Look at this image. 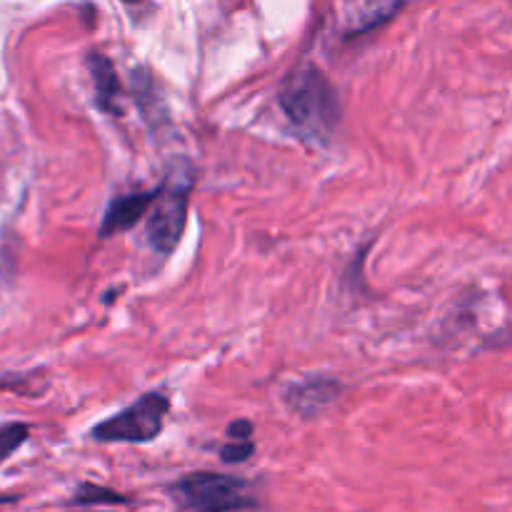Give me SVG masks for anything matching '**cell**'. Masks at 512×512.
I'll use <instances>...</instances> for the list:
<instances>
[{
	"label": "cell",
	"instance_id": "1",
	"mask_svg": "<svg viewBox=\"0 0 512 512\" xmlns=\"http://www.w3.org/2000/svg\"><path fill=\"white\" fill-rule=\"evenodd\" d=\"M280 110L305 140L325 143L340 123L338 90L315 63L305 60L288 73L278 90Z\"/></svg>",
	"mask_w": 512,
	"mask_h": 512
},
{
	"label": "cell",
	"instance_id": "2",
	"mask_svg": "<svg viewBox=\"0 0 512 512\" xmlns=\"http://www.w3.org/2000/svg\"><path fill=\"white\" fill-rule=\"evenodd\" d=\"M178 508L188 512H238L258 505L245 478L223 473H190L170 485Z\"/></svg>",
	"mask_w": 512,
	"mask_h": 512
},
{
	"label": "cell",
	"instance_id": "3",
	"mask_svg": "<svg viewBox=\"0 0 512 512\" xmlns=\"http://www.w3.org/2000/svg\"><path fill=\"white\" fill-rule=\"evenodd\" d=\"M170 400L163 393H145L113 418L93 428L95 443H150L163 433Z\"/></svg>",
	"mask_w": 512,
	"mask_h": 512
},
{
	"label": "cell",
	"instance_id": "4",
	"mask_svg": "<svg viewBox=\"0 0 512 512\" xmlns=\"http://www.w3.org/2000/svg\"><path fill=\"white\" fill-rule=\"evenodd\" d=\"M193 188L190 175L185 180H165L160 185V193L155 198L153 208L148 213L145 233H148L150 245L160 255H170L178 248L185 228H188V195Z\"/></svg>",
	"mask_w": 512,
	"mask_h": 512
},
{
	"label": "cell",
	"instance_id": "5",
	"mask_svg": "<svg viewBox=\"0 0 512 512\" xmlns=\"http://www.w3.org/2000/svg\"><path fill=\"white\" fill-rule=\"evenodd\" d=\"M160 188L155 190H140V193L123 195V198H115L113 203L105 210L103 225H100V238H108V235L125 233V230L133 228L138 220H143L145 213H150L155 198H158Z\"/></svg>",
	"mask_w": 512,
	"mask_h": 512
},
{
	"label": "cell",
	"instance_id": "6",
	"mask_svg": "<svg viewBox=\"0 0 512 512\" xmlns=\"http://www.w3.org/2000/svg\"><path fill=\"white\" fill-rule=\"evenodd\" d=\"M340 383L335 378H308L303 383H295L293 388L285 393V403L290 410H295L303 418L318 415L328 405L335 403L340 395Z\"/></svg>",
	"mask_w": 512,
	"mask_h": 512
},
{
	"label": "cell",
	"instance_id": "7",
	"mask_svg": "<svg viewBox=\"0 0 512 512\" xmlns=\"http://www.w3.org/2000/svg\"><path fill=\"white\" fill-rule=\"evenodd\" d=\"M88 70L93 78L95 88V103L105 113H118V95H120V80L115 73L113 63L105 58L103 53L88 55Z\"/></svg>",
	"mask_w": 512,
	"mask_h": 512
},
{
	"label": "cell",
	"instance_id": "8",
	"mask_svg": "<svg viewBox=\"0 0 512 512\" xmlns=\"http://www.w3.org/2000/svg\"><path fill=\"white\" fill-rule=\"evenodd\" d=\"M403 10V3H363V5H355L350 8V28L348 35H363L370 33L373 28L378 25L388 23L393 20L395 15Z\"/></svg>",
	"mask_w": 512,
	"mask_h": 512
},
{
	"label": "cell",
	"instance_id": "9",
	"mask_svg": "<svg viewBox=\"0 0 512 512\" xmlns=\"http://www.w3.org/2000/svg\"><path fill=\"white\" fill-rule=\"evenodd\" d=\"M28 440V425L23 423H10L0 428V465Z\"/></svg>",
	"mask_w": 512,
	"mask_h": 512
},
{
	"label": "cell",
	"instance_id": "10",
	"mask_svg": "<svg viewBox=\"0 0 512 512\" xmlns=\"http://www.w3.org/2000/svg\"><path fill=\"white\" fill-rule=\"evenodd\" d=\"M75 503L80 505H95V503H125L123 495L113 493L108 488H100V485L93 483H83L75 493Z\"/></svg>",
	"mask_w": 512,
	"mask_h": 512
},
{
	"label": "cell",
	"instance_id": "11",
	"mask_svg": "<svg viewBox=\"0 0 512 512\" xmlns=\"http://www.w3.org/2000/svg\"><path fill=\"white\" fill-rule=\"evenodd\" d=\"M253 453L255 445L250 443V440L248 443H225L223 448H220V458H223L225 463H245Z\"/></svg>",
	"mask_w": 512,
	"mask_h": 512
},
{
	"label": "cell",
	"instance_id": "12",
	"mask_svg": "<svg viewBox=\"0 0 512 512\" xmlns=\"http://www.w3.org/2000/svg\"><path fill=\"white\" fill-rule=\"evenodd\" d=\"M253 438V425L250 420H235L228 428V443H248Z\"/></svg>",
	"mask_w": 512,
	"mask_h": 512
},
{
	"label": "cell",
	"instance_id": "13",
	"mask_svg": "<svg viewBox=\"0 0 512 512\" xmlns=\"http://www.w3.org/2000/svg\"><path fill=\"white\" fill-rule=\"evenodd\" d=\"M0 503H10V498H0Z\"/></svg>",
	"mask_w": 512,
	"mask_h": 512
}]
</instances>
